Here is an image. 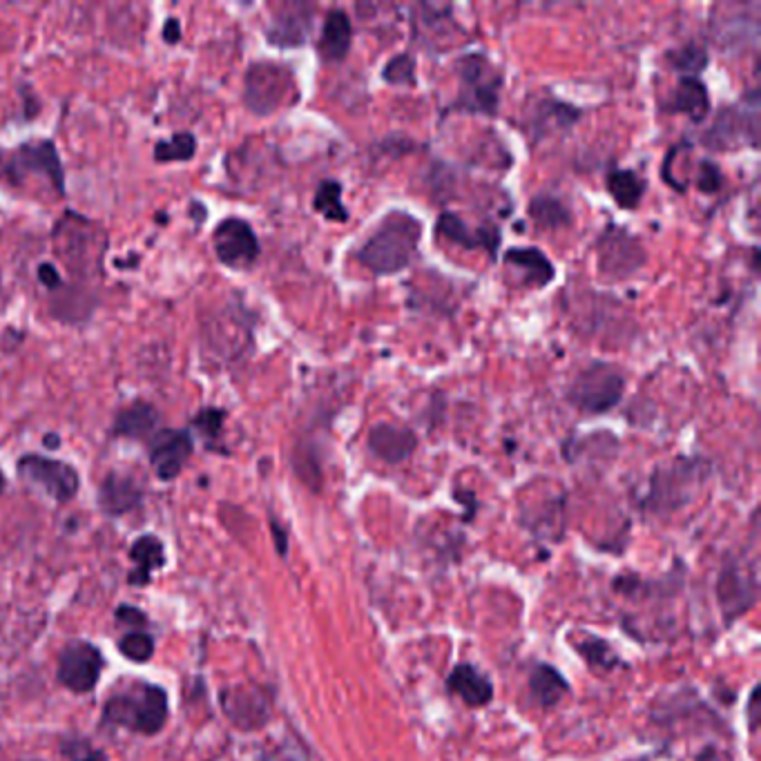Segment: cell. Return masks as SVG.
I'll return each mask as SVG.
<instances>
[{
    "instance_id": "obj_1",
    "label": "cell",
    "mask_w": 761,
    "mask_h": 761,
    "mask_svg": "<svg viewBox=\"0 0 761 761\" xmlns=\"http://www.w3.org/2000/svg\"><path fill=\"white\" fill-rule=\"evenodd\" d=\"M422 224L406 210H391L371 237L358 249L356 260L378 277L398 275L418 257Z\"/></svg>"
},
{
    "instance_id": "obj_2",
    "label": "cell",
    "mask_w": 761,
    "mask_h": 761,
    "mask_svg": "<svg viewBox=\"0 0 761 761\" xmlns=\"http://www.w3.org/2000/svg\"><path fill=\"white\" fill-rule=\"evenodd\" d=\"M456 76L461 92L450 105L452 113L496 117L503 92V72L483 52H469L458 59Z\"/></svg>"
},
{
    "instance_id": "obj_3",
    "label": "cell",
    "mask_w": 761,
    "mask_h": 761,
    "mask_svg": "<svg viewBox=\"0 0 761 761\" xmlns=\"http://www.w3.org/2000/svg\"><path fill=\"white\" fill-rule=\"evenodd\" d=\"M625 373L607 362H592L570 384L566 398L583 415L610 413L625 393Z\"/></svg>"
},
{
    "instance_id": "obj_4",
    "label": "cell",
    "mask_w": 761,
    "mask_h": 761,
    "mask_svg": "<svg viewBox=\"0 0 761 761\" xmlns=\"http://www.w3.org/2000/svg\"><path fill=\"white\" fill-rule=\"evenodd\" d=\"M295 96L297 87L290 67L271 61H260L249 67L244 83V103L253 115L268 117L282 110Z\"/></svg>"
},
{
    "instance_id": "obj_5",
    "label": "cell",
    "mask_w": 761,
    "mask_h": 761,
    "mask_svg": "<svg viewBox=\"0 0 761 761\" xmlns=\"http://www.w3.org/2000/svg\"><path fill=\"white\" fill-rule=\"evenodd\" d=\"M54 242L59 255L72 266V271L92 273L101 266V257L107 246V237L89 220L78 212H65L63 220L54 226Z\"/></svg>"
},
{
    "instance_id": "obj_6",
    "label": "cell",
    "mask_w": 761,
    "mask_h": 761,
    "mask_svg": "<svg viewBox=\"0 0 761 761\" xmlns=\"http://www.w3.org/2000/svg\"><path fill=\"white\" fill-rule=\"evenodd\" d=\"M706 463L679 458L652 474L645 505L652 511H670L690 500L693 489L704 480Z\"/></svg>"
},
{
    "instance_id": "obj_7",
    "label": "cell",
    "mask_w": 761,
    "mask_h": 761,
    "mask_svg": "<svg viewBox=\"0 0 761 761\" xmlns=\"http://www.w3.org/2000/svg\"><path fill=\"white\" fill-rule=\"evenodd\" d=\"M759 103L754 101L750 107H746V101L741 105H723L717 113L712 126L704 135V146L710 150H737L743 146L757 148L759 144Z\"/></svg>"
},
{
    "instance_id": "obj_8",
    "label": "cell",
    "mask_w": 761,
    "mask_h": 761,
    "mask_svg": "<svg viewBox=\"0 0 761 761\" xmlns=\"http://www.w3.org/2000/svg\"><path fill=\"white\" fill-rule=\"evenodd\" d=\"M647 262V253L638 237L627 229L610 224L596 242L599 271L610 279H627L636 275Z\"/></svg>"
},
{
    "instance_id": "obj_9",
    "label": "cell",
    "mask_w": 761,
    "mask_h": 761,
    "mask_svg": "<svg viewBox=\"0 0 761 761\" xmlns=\"http://www.w3.org/2000/svg\"><path fill=\"white\" fill-rule=\"evenodd\" d=\"M105 715L117 723L130 726L141 734H157L168 717V697L161 688L148 686L144 688L139 699L117 697L107 701Z\"/></svg>"
},
{
    "instance_id": "obj_10",
    "label": "cell",
    "mask_w": 761,
    "mask_h": 761,
    "mask_svg": "<svg viewBox=\"0 0 761 761\" xmlns=\"http://www.w3.org/2000/svg\"><path fill=\"white\" fill-rule=\"evenodd\" d=\"M214 255L233 271H249L257 264L262 246L253 226L240 216H226L212 231Z\"/></svg>"
},
{
    "instance_id": "obj_11",
    "label": "cell",
    "mask_w": 761,
    "mask_h": 761,
    "mask_svg": "<svg viewBox=\"0 0 761 761\" xmlns=\"http://www.w3.org/2000/svg\"><path fill=\"white\" fill-rule=\"evenodd\" d=\"M8 177L14 181L25 179L28 175L41 177L50 183V188L63 197L65 194V170L54 141H28L23 144L8 163Z\"/></svg>"
},
{
    "instance_id": "obj_12",
    "label": "cell",
    "mask_w": 761,
    "mask_h": 761,
    "mask_svg": "<svg viewBox=\"0 0 761 761\" xmlns=\"http://www.w3.org/2000/svg\"><path fill=\"white\" fill-rule=\"evenodd\" d=\"M17 469H19V476L23 480H28L30 485L41 489L43 494H47L56 503L72 500L78 492V485H81L78 474L72 465H67L63 461L36 456V454L23 456L19 461Z\"/></svg>"
},
{
    "instance_id": "obj_13",
    "label": "cell",
    "mask_w": 761,
    "mask_h": 761,
    "mask_svg": "<svg viewBox=\"0 0 761 761\" xmlns=\"http://www.w3.org/2000/svg\"><path fill=\"white\" fill-rule=\"evenodd\" d=\"M717 599L728 621L746 614L757 601L754 563H746L739 559L723 561L717 581Z\"/></svg>"
},
{
    "instance_id": "obj_14",
    "label": "cell",
    "mask_w": 761,
    "mask_h": 761,
    "mask_svg": "<svg viewBox=\"0 0 761 761\" xmlns=\"http://www.w3.org/2000/svg\"><path fill=\"white\" fill-rule=\"evenodd\" d=\"M101 670V652L85 641L67 645L59 659V681L74 693H89L98 684Z\"/></svg>"
},
{
    "instance_id": "obj_15",
    "label": "cell",
    "mask_w": 761,
    "mask_h": 761,
    "mask_svg": "<svg viewBox=\"0 0 761 761\" xmlns=\"http://www.w3.org/2000/svg\"><path fill=\"white\" fill-rule=\"evenodd\" d=\"M194 443L186 429H161L150 441V463L161 480H175L192 456Z\"/></svg>"
},
{
    "instance_id": "obj_16",
    "label": "cell",
    "mask_w": 761,
    "mask_h": 761,
    "mask_svg": "<svg viewBox=\"0 0 761 761\" xmlns=\"http://www.w3.org/2000/svg\"><path fill=\"white\" fill-rule=\"evenodd\" d=\"M581 119V110L570 103L554 98L550 92L531 101V113H527V133L531 141H540L557 130H570Z\"/></svg>"
},
{
    "instance_id": "obj_17",
    "label": "cell",
    "mask_w": 761,
    "mask_h": 761,
    "mask_svg": "<svg viewBox=\"0 0 761 761\" xmlns=\"http://www.w3.org/2000/svg\"><path fill=\"white\" fill-rule=\"evenodd\" d=\"M436 235L467 251H485L492 260H496V253L503 242V235L498 229H492V226L472 229L456 212H443L438 216Z\"/></svg>"
},
{
    "instance_id": "obj_18",
    "label": "cell",
    "mask_w": 761,
    "mask_h": 761,
    "mask_svg": "<svg viewBox=\"0 0 761 761\" xmlns=\"http://www.w3.org/2000/svg\"><path fill=\"white\" fill-rule=\"evenodd\" d=\"M369 452L387 463V465H400L413 456L418 450V436L409 426H398L391 422H378L367 436Z\"/></svg>"
},
{
    "instance_id": "obj_19",
    "label": "cell",
    "mask_w": 761,
    "mask_h": 761,
    "mask_svg": "<svg viewBox=\"0 0 761 761\" xmlns=\"http://www.w3.org/2000/svg\"><path fill=\"white\" fill-rule=\"evenodd\" d=\"M505 266L518 275L522 288L540 290L557 279V266L552 260L533 246H514L505 251Z\"/></svg>"
},
{
    "instance_id": "obj_20",
    "label": "cell",
    "mask_w": 761,
    "mask_h": 761,
    "mask_svg": "<svg viewBox=\"0 0 761 761\" xmlns=\"http://www.w3.org/2000/svg\"><path fill=\"white\" fill-rule=\"evenodd\" d=\"M313 30V8L310 6H286L273 17L266 41L279 50H293L306 45Z\"/></svg>"
},
{
    "instance_id": "obj_21",
    "label": "cell",
    "mask_w": 761,
    "mask_h": 761,
    "mask_svg": "<svg viewBox=\"0 0 761 761\" xmlns=\"http://www.w3.org/2000/svg\"><path fill=\"white\" fill-rule=\"evenodd\" d=\"M662 110L670 115H686L693 124L706 121L710 113V94L699 76H681Z\"/></svg>"
},
{
    "instance_id": "obj_22",
    "label": "cell",
    "mask_w": 761,
    "mask_h": 761,
    "mask_svg": "<svg viewBox=\"0 0 761 761\" xmlns=\"http://www.w3.org/2000/svg\"><path fill=\"white\" fill-rule=\"evenodd\" d=\"M161 431L159 411L144 400H137L121 409L113 424V436L128 441H152Z\"/></svg>"
},
{
    "instance_id": "obj_23",
    "label": "cell",
    "mask_w": 761,
    "mask_h": 761,
    "mask_svg": "<svg viewBox=\"0 0 761 761\" xmlns=\"http://www.w3.org/2000/svg\"><path fill=\"white\" fill-rule=\"evenodd\" d=\"M353 45L351 19L345 10H331L324 19L321 36L317 41V52L324 63H340L349 56Z\"/></svg>"
},
{
    "instance_id": "obj_24",
    "label": "cell",
    "mask_w": 761,
    "mask_h": 761,
    "mask_svg": "<svg viewBox=\"0 0 761 761\" xmlns=\"http://www.w3.org/2000/svg\"><path fill=\"white\" fill-rule=\"evenodd\" d=\"M224 710L240 728H260L268 719L271 706L262 690L237 688L224 695Z\"/></svg>"
},
{
    "instance_id": "obj_25",
    "label": "cell",
    "mask_w": 761,
    "mask_h": 761,
    "mask_svg": "<svg viewBox=\"0 0 761 761\" xmlns=\"http://www.w3.org/2000/svg\"><path fill=\"white\" fill-rule=\"evenodd\" d=\"M447 688L452 695L461 697L472 708L487 706L494 697L492 681L472 664L456 666L447 679Z\"/></svg>"
},
{
    "instance_id": "obj_26",
    "label": "cell",
    "mask_w": 761,
    "mask_h": 761,
    "mask_svg": "<svg viewBox=\"0 0 761 761\" xmlns=\"http://www.w3.org/2000/svg\"><path fill=\"white\" fill-rule=\"evenodd\" d=\"M98 503L105 514L121 516L141 503V489L133 478L110 474L101 485Z\"/></svg>"
},
{
    "instance_id": "obj_27",
    "label": "cell",
    "mask_w": 761,
    "mask_h": 761,
    "mask_svg": "<svg viewBox=\"0 0 761 761\" xmlns=\"http://www.w3.org/2000/svg\"><path fill=\"white\" fill-rule=\"evenodd\" d=\"M527 214L540 231H561L572 224V210L568 203L550 192H538L531 197Z\"/></svg>"
},
{
    "instance_id": "obj_28",
    "label": "cell",
    "mask_w": 761,
    "mask_h": 761,
    "mask_svg": "<svg viewBox=\"0 0 761 761\" xmlns=\"http://www.w3.org/2000/svg\"><path fill=\"white\" fill-rule=\"evenodd\" d=\"M566 693H568V681L563 679V675L554 666L538 664L531 670L529 695H531L533 704H538L542 708H552L563 699Z\"/></svg>"
},
{
    "instance_id": "obj_29",
    "label": "cell",
    "mask_w": 761,
    "mask_h": 761,
    "mask_svg": "<svg viewBox=\"0 0 761 761\" xmlns=\"http://www.w3.org/2000/svg\"><path fill=\"white\" fill-rule=\"evenodd\" d=\"M605 188L619 208L634 210L643 201V194L647 190V181L634 170L614 168L605 177Z\"/></svg>"
},
{
    "instance_id": "obj_30",
    "label": "cell",
    "mask_w": 761,
    "mask_h": 761,
    "mask_svg": "<svg viewBox=\"0 0 761 761\" xmlns=\"http://www.w3.org/2000/svg\"><path fill=\"white\" fill-rule=\"evenodd\" d=\"M130 557L137 563V572H133L130 583H135V585L148 583L150 574L163 566V546H161V540L157 536H150V533L137 538Z\"/></svg>"
},
{
    "instance_id": "obj_31",
    "label": "cell",
    "mask_w": 761,
    "mask_h": 761,
    "mask_svg": "<svg viewBox=\"0 0 761 761\" xmlns=\"http://www.w3.org/2000/svg\"><path fill=\"white\" fill-rule=\"evenodd\" d=\"M313 208L324 216L326 222L345 224L349 222V208L342 201V183L336 179H324L313 197Z\"/></svg>"
},
{
    "instance_id": "obj_32",
    "label": "cell",
    "mask_w": 761,
    "mask_h": 761,
    "mask_svg": "<svg viewBox=\"0 0 761 761\" xmlns=\"http://www.w3.org/2000/svg\"><path fill=\"white\" fill-rule=\"evenodd\" d=\"M197 155V139L192 133H177L170 139H161L155 146V161H190Z\"/></svg>"
},
{
    "instance_id": "obj_33",
    "label": "cell",
    "mask_w": 761,
    "mask_h": 761,
    "mask_svg": "<svg viewBox=\"0 0 761 761\" xmlns=\"http://www.w3.org/2000/svg\"><path fill=\"white\" fill-rule=\"evenodd\" d=\"M666 59L673 65V70L681 72L684 76H697L708 65V54L697 43H688L679 50H673V52H668Z\"/></svg>"
},
{
    "instance_id": "obj_34",
    "label": "cell",
    "mask_w": 761,
    "mask_h": 761,
    "mask_svg": "<svg viewBox=\"0 0 761 761\" xmlns=\"http://www.w3.org/2000/svg\"><path fill=\"white\" fill-rule=\"evenodd\" d=\"M382 78L395 87L415 85V56L409 52L395 54L382 70Z\"/></svg>"
},
{
    "instance_id": "obj_35",
    "label": "cell",
    "mask_w": 761,
    "mask_h": 761,
    "mask_svg": "<svg viewBox=\"0 0 761 761\" xmlns=\"http://www.w3.org/2000/svg\"><path fill=\"white\" fill-rule=\"evenodd\" d=\"M226 411L220 406H205L192 418V429L199 431V436H203L208 443H214L222 436L224 422H226Z\"/></svg>"
},
{
    "instance_id": "obj_36",
    "label": "cell",
    "mask_w": 761,
    "mask_h": 761,
    "mask_svg": "<svg viewBox=\"0 0 761 761\" xmlns=\"http://www.w3.org/2000/svg\"><path fill=\"white\" fill-rule=\"evenodd\" d=\"M579 655L588 659L590 666H599V668H614L619 664V659L612 655V649L605 641L594 638V636H583L581 643H577Z\"/></svg>"
},
{
    "instance_id": "obj_37",
    "label": "cell",
    "mask_w": 761,
    "mask_h": 761,
    "mask_svg": "<svg viewBox=\"0 0 761 761\" xmlns=\"http://www.w3.org/2000/svg\"><path fill=\"white\" fill-rule=\"evenodd\" d=\"M119 649L124 652V657H128L130 662H148L155 652V641L150 634L146 632H130L119 641Z\"/></svg>"
},
{
    "instance_id": "obj_38",
    "label": "cell",
    "mask_w": 761,
    "mask_h": 761,
    "mask_svg": "<svg viewBox=\"0 0 761 761\" xmlns=\"http://www.w3.org/2000/svg\"><path fill=\"white\" fill-rule=\"evenodd\" d=\"M723 186V175L721 168L715 161H701L699 163V175H697V188L706 194H715L719 192Z\"/></svg>"
},
{
    "instance_id": "obj_39",
    "label": "cell",
    "mask_w": 761,
    "mask_h": 761,
    "mask_svg": "<svg viewBox=\"0 0 761 761\" xmlns=\"http://www.w3.org/2000/svg\"><path fill=\"white\" fill-rule=\"evenodd\" d=\"M39 282H41L43 286H47L50 290H56V288L63 286L61 273H59V268L52 266V264H41V266H39Z\"/></svg>"
},
{
    "instance_id": "obj_40",
    "label": "cell",
    "mask_w": 761,
    "mask_h": 761,
    "mask_svg": "<svg viewBox=\"0 0 761 761\" xmlns=\"http://www.w3.org/2000/svg\"><path fill=\"white\" fill-rule=\"evenodd\" d=\"M161 36H163V41L170 43V45L179 43V41H181V23H179L177 19H168L166 25H163V30H161Z\"/></svg>"
},
{
    "instance_id": "obj_41",
    "label": "cell",
    "mask_w": 761,
    "mask_h": 761,
    "mask_svg": "<svg viewBox=\"0 0 761 761\" xmlns=\"http://www.w3.org/2000/svg\"><path fill=\"white\" fill-rule=\"evenodd\" d=\"M759 686H754L752 688V693H750V704H748V723H750V730H757V726H759Z\"/></svg>"
},
{
    "instance_id": "obj_42",
    "label": "cell",
    "mask_w": 761,
    "mask_h": 761,
    "mask_svg": "<svg viewBox=\"0 0 761 761\" xmlns=\"http://www.w3.org/2000/svg\"><path fill=\"white\" fill-rule=\"evenodd\" d=\"M117 616H119V621H130V623H144L146 621V616L135 607H121L117 612Z\"/></svg>"
},
{
    "instance_id": "obj_43",
    "label": "cell",
    "mask_w": 761,
    "mask_h": 761,
    "mask_svg": "<svg viewBox=\"0 0 761 761\" xmlns=\"http://www.w3.org/2000/svg\"><path fill=\"white\" fill-rule=\"evenodd\" d=\"M697 761H730V757L728 754H723V752H719L717 748H706V750H701V754L697 757Z\"/></svg>"
},
{
    "instance_id": "obj_44",
    "label": "cell",
    "mask_w": 761,
    "mask_h": 761,
    "mask_svg": "<svg viewBox=\"0 0 761 761\" xmlns=\"http://www.w3.org/2000/svg\"><path fill=\"white\" fill-rule=\"evenodd\" d=\"M81 761H107V759H105L103 752H92V754H87V757L81 759Z\"/></svg>"
},
{
    "instance_id": "obj_45",
    "label": "cell",
    "mask_w": 761,
    "mask_h": 761,
    "mask_svg": "<svg viewBox=\"0 0 761 761\" xmlns=\"http://www.w3.org/2000/svg\"><path fill=\"white\" fill-rule=\"evenodd\" d=\"M59 443H61V441H59V436H45V445H47L50 450H56V447H59Z\"/></svg>"
},
{
    "instance_id": "obj_46",
    "label": "cell",
    "mask_w": 761,
    "mask_h": 761,
    "mask_svg": "<svg viewBox=\"0 0 761 761\" xmlns=\"http://www.w3.org/2000/svg\"><path fill=\"white\" fill-rule=\"evenodd\" d=\"M3 489H6V476L0 474V494H3Z\"/></svg>"
}]
</instances>
